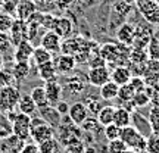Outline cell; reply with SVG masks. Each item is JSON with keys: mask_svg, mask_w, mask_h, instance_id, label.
<instances>
[{"mask_svg": "<svg viewBox=\"0 0 159 153\" xmlns=\"http://www.w3.org/2000/svg\"><path fill=\"white\" fill-rule=\"evenodd\" d=\"M119 138H121V140L127 144V147L130 149V150H133V152L146 150L148 138L143 136V134H140L131 124L121 128V131H119Z\"/></svg>", "mask_w": 159, "mask_h": 153, "instance_id": "obj_1", "label": "cell"}, {"mask_svg": "<svg viewBox=\"0 0 159 153\" xmlns=\"http://www.w3.org/2000/svg\"><path fill=\"white\" fill-rule=\"evenodd\" d=\"M30 137L33 138L35 144L49 140L52 137H55V128L49 125L43 118H31V131Z\"/></svg>", "mask_w": 159, "mask_h": 153, "instance_id": "obj_2", "label": "cell"}, {"mask_svg": "<svg viewBox=\"0 0 159 153\" xmlns=\"http://www.w3.org/2000/svg\"><path fill=\"white\" fill-rule=\"evenodd\" d=\"M21 97V93L13 85H6L0 88V112L9 114L18 105V100Z\"/></svg>", "mask_w": 159, "mask_h": 153, "instance_id": "obj_3", "label": "cell"}, {"mask_svg": "<svg viewBox=\"0 0 159 153\" xmlns=\"http://www.w3.org/2000/svg\"><path fill=\"white\" fill-rule=\"evenodd\" d=\"M30 131H31V115L19 112L12 118V134L16 138L25 142L30 137Z\"/></svg>", "mask_w": 159, "mask_h": 153, "instance_id": "obj_4", "label": "cell"}, {"mask_svg": "<svg viewBox=\"0 0 159 153\" xmlns=\"http://www.w3.org/2000/svg\"><path fill=\"white\" fill-rule=\"evenodd\" d=\"M136 6L146 22L152 24V25H159L158 0H136Z\"/></svg>", "mask_w": 159, "mask_h": 153, "instance_id": "obj_5", "label": "cell"}, {"mask_svg": "<svg viewBox=\"0 0 159 153\" xmlns=\"http://www.w3.org/2000/svg\"><path fill=\"white\" fill-rule=\"evenodd\" d=\"M142 77L146 85H158L159 84V59H150L149 57L143 63Z\"/></svg>", "mask_w": 159, "mask_h": 153, "instance_id": "obj_6", "label": "cell"}, {"mask_svg": "<svg viewBox=\"0 0 159 153\" xmlns=\"http://www.w3.org/2000/svg\"><path fill=\"white\" fill-rule=\"evenodd\" d=\"M153 28L152 24H143V25H136V35H134V43L133 47H148L149 41L153 37Z\"/></svg>", "mask_w": 159, "mask_h": 153, "instance_id": "obj_7", "label": "cell"}, {"mask_svg": "<svg viewBox=\"0 0 159 153\" xmlns=\"http://www.w3.org/2000/svg\"><path fill=\"white\" fill-rule=\"evenodd\" d=\"M37 11H39V7H37V3L34 0H18V3L15 5L16 19H21V21H25V22Z\"/></svg>", "mask_w": 159, "mask_h": 153, "instance_id": "obj_8", "label": "cell"}, {"mask_svg": "<svg viewBox=\"0 0 159 153\" xmlns=\"http://www.w3.org/2000/svg\"><path fill=\"white\" fill-rule=\"evenodd\" d=\"M111 79V71L108 66H97V68H90L87 74V81L94 87H102L105 83Z\"/></svg>", "mask_w": 159, "mask_h": 153, "instance_id": "obj_9", "label": "cell"}, {"mask_svg": "<svg viewBox=\"0 0 159 153\" xmlns=\"http://www.w3.org/2000/svg\"><path fill=\"white\" fill-rule=\"evenodd\" d=\"M61 44H62V38L52 29H47L41 37V41H40V46L44 47L46 50H49L50 53H59Z\"/></svg>", "mask_w": 159, "mask_h": 153, "instance_id": "obj_10", "label": "cell"}, {"mask_svg": "<svg viewBox=\"0 0 159 153\" xmlns=\"http://www.w3.org/2000/svg\"><path fill=\"white\" fill-rule=\"evenodd\" d=\"M68 116L75 125H81L85 119L89 118V109L85 106V103L75 102L72 105H69Z\"/></svg>", "mask_w": 159, "mask_h": 153, "instance_id": "obj_11", "label": "cell"}, {"mask_svg": "<svg viewBox=\"0 0 159 153\" xmlns=\"http://www.w3.org/2000/svg\"><path fill=\"white\" fill-rule=\"evenodd\" d=\"M134 35H136V25H133L131 22H122L116 29V38L119 43L125 46H133Z\"/></svg>", "mask_w": 159, "mask_h": 153, "instance_id": "obj_12", "label": "cell"}, {"mask_svg": "<svg viewBox=\"0 0 159 153\" xmlns=\"http://www.w3.org/2000/svg\"><path fill=\"white\" fill-rule=\"evenodd\" d=\"M72 29H74V25H72V21H71L69 18H65V16H56L55 18V22H53L52 31H55L61 38L71 37Z\"/></svg>", "mask_w": 159, "mask_h": 153, "instance_id": "obj_13", "label": "cell"}, {"mask_svg": "<svg viewBox=\"0 0 159 153\" xmlns=\"http://www.w3.org/2000/svg\"><path fill=\"white\" fill-rule=\"evenodd\" d=\"M55 66H56V71L61 72V74H69L72 72L77 66V61L72 55H65V53H61L59 56L53 61Z\"/></svg>", "mask_w": 159, "mask_h": 153, "instance_id": "obj_14", "label": "cell"}, {"mask_svg": "<svg viewBox=\"0 0 159 153\" xmlns=\"http://www.w3.org/2000/svg\"><path fill=\"white\" fill-rule=\"evenodd\" d=\"M40 110V118H43L49 125H52L55 130H56L61 121H62V115L57 112V109L53 106V105H47V106H43V108H39Z\"/></svg>", "mask_w": 159, "mask_h": 153, "instance_id": "obj_15", "label": "cell"}, {"mask_svg": "<svg viewBox=\"0 0 159 153\" xmlns=\"http://www.w3.org/2000/svg\"><path fill=\"white\" fill-rule=\"evenodd\" d=\"M33 53H34V46L30 40L25 38L15 46L13 59H15V62H18V61H30L33 57Z\"/></svg>", "mask_w": 159, "mask_h": 153, "instance_id": "obj_16", "label": "cell"}, {"mask_svg": "<svg viewBox=\"0 0 159 153\" xmlns=\"http://www.w3.org/2000/svg\"><path fill=\"white\" fill-rule=\"evenodd\" d=\"M46 84L43 85L46 90V96H47V100H49V105H56L61 97H62V85L57 83V79H50V81H44Z\"/></svg>", "mask_w": 159, "mask_h": 153, "instance_id": "obj_17", "label": "cell"}, {"mask_svg": "<svg viewBox=\"0 0 159 153\" xmlns=\"http://www.w3.org/2000/svg\"><path fill=\"white\" fill-rule=\"evenodd\" d=\"M131 124H133V127H134L140 134H143V136L146 137V138L153 133L149 118H144L143 115L137 114V112H133V114H131Z\"/></svg>", "mask_w": 159, "mask_h": 153, "instance_id": "obj_18", "label": "cell"}, {"mask_svg": "<svg viewBox=\"0 0 159 153\" xmlns=\"http://www.w3.org/2000/svg\"><path fill=\"white\" fill-rule=\"evenodd\" d=\"M11 40H12V44L16 46L19 41L27 38V22L25 21H21V19H15V22L12 25L11 28ZM28 40V38H27Z\"/></svg>", "mask_w": 159, "mask_h": 153, "instance_id": "obj_19", "label": "cell"}, {"mask_svg": "<svg viewBox=\"0 0 159 153\" xmlns=\"http://www.w3.org/2000/svg\"><path fill=\"white\" fill-rule=\"evenodd\" d=\"M131 77V69L128 66H124V65H119V66H115L112 69V72H111V79L116 83L118 85H122V84H127V83H130Z\"/></svg>", "mask_w": 159, "mask_h": 153, "instance_id": "obj_20", "label": "cell"}, {"mask_svg": "<svg viewBox=\"0 0 159 153\" xmlns=\"http://www.w3.org/2000/svg\"><path fill=\"white\" fill-rule=\"evenodd\" d=\"M118 90L119 85L114 83L112 79H109L102 87H99V94H100V99H103V100H114L118 96Z\"/></svg>", "mask_w": 159, "mask_h": 153, "instance_id": "obj_21", "label": "cell"}, {"mask_svg": "<svg viewBox=\"0 0 159 153\" xmlns=\"http://www.w3.org/2000/svg\"><path fill=\"white\" fill-rule=\"evenodd\" d=\"M30 62L28 61H18V62L13 63V68H12V75H13V79L21 83L28 77L30 74Z\"/></svg>", "mask_w": 159, "mask_h": 153, "instance_id": "obj_22", "label": "cell"}, {"mask_svg": "<svg viewBox=\"0 0 159 153\" xmlns=\"http://www.w3.org/2000/svg\"><path fill=\"white\" fill-rule=\"evenodd\" d=\"M39 153H63V146L62 143L57 138L52 137L46 142L39 144Z\"/></svg>", "mask_w": 159, "mask_h": 153, "instance_id": "obj_23", "label": "cell"}, {"mask_svg": "<svg viewBox=\"0 0 159 153\" xmlns=\"http://www.w3.org/2000/svg\"><path fill=\"white\" fill-rule=\"evenodd\" d=\"M37 69H39V77L43 79V81L57 79V71H56V66H55L53 61L46 62V63H43V65H39Z\"/></svg>", "mask_w": 159, "mask_h": 153, "instance_id": "obj_24", "label": "cell"}, {"mask_svg": "<svg viewBox=\"0 0 159 153\" xmlns=\"http://www.w3.org/2000/svg\"><path fill=\"white\" fill-rule=\"evenodd\" d=\"M16 106H18V109H19V112L27 114V115H33L35 110H37V105H35V102L33 100L31 94H21Z\"/></svg>", "mask_w": 159, "mask_h": 153, "instance_id": "obj_25", "label": "cell"}, {"mask_svg": "<svg viewBox=\"0 0 159 153\" xmlns=\"http://www.w3.org/2000/svg\"><path fill=\"white\" fill-rule=\"evenodd\" d=\"M65 83H66L65 87H66V90H68L71 94H81V93L85 90V81L81 78L80 75L69 77V78H66Z\"/></svg>", "mask_w": 159, "mask_h": 153, "instance_id": "obj_26", "label": "cell"}, {"mask_svg": "<svg viewBox=\"0 0 159 153\" xmlns=\"http://www.w3.org/2000/svg\"><path fill=\"white\" fill-rule=\"evenodd\" d=\"M115 125H118L119 128L127 127L131 124V112L127 108H115V114H114V121Z\"/></svg>", "mask_w": 159, "mask_h": 153, "instance_id": "obj_27", "label": "cell"}, {"mask_svg": "<svg viewBox=\"0 0 159 153\" xmlns=\"http://www.w3.org/2000/svg\"><path fill=\"white\" fill-rule=\"evenodd\" d=\"M149 59L148 49L144 47H133L130 52V63L131 65H143Z\"/></svg>", "mask_w": 159, "mask_h": 153, "instance_id": "obj_28", "label": "cell"}, {"mask_svg": "<svg viewBox=\"0 0 159 153\" xmlns=\"http://www.w3.org/2000/svg\"><path fill=\"white\" fill-rule=\"evenodd\" d=\"M33 61H34L35 66H39V65H43L46 62H50L53 61V53H50L49 50H46L44 47H34V53H33V57H31Z\"/></svg>", "mask_w": 159, "mask_h": 153, "instance_id": "obj_29", "label": "cell"}, {"mask_svg": "<svg viewBox=\"0 0 159 153\" xmlns=\"http://www.w3.org/2000/svg\"><path fill=\"white\" fill-rule=\"evenodd\" d=\"M114 114H115L114 106H105V105H103L102 109L99 110V114L96 115V118L102 127H106V125L112 124V121H114Z\"/></svg>", "mask_w": 159, "mask_h": 153, "instance_id": "obj_30", "label": "cell"}, {"mask_svg": "<svg viewBox=\"0 0 159 153\" xmlns=\"http://www.w3.org/2000/svg\"><path fill=\"white\" fill-rule=\"evenodd\" d=\"M30 94H31V97H33V100L35 102L37 108H43V106H47V105H49V100H47V96H46L44 87L37 85V87H34V88L31 90Z\"/></svg>", "mask_w": 159, "mask_h": 153, "instance_id": "obj_31", "label": "cell"}, {"mask_svg": "<svg viewBox=\"0 0 159 153\" xmlns=\"http://www.w3.org/2000/svg\"><path fill=\"white\" fill-rule=\"evenodd\" d=\"M131 103H133L134 108H144V106H148L149 103H150V96L148 94L146 90L136 91V94L131 99Z\"/></svg>", "mask_w": 159, "mask_h": 153, "instance_id": "obj_32", "label": "cell"}, {"mask_svg": "<svg viewBox=\"0 0 159 153\" xmlns=\"http://www.w3.org/2000/svg\"><path fill=\"white\" fill-rule=\"evenodd\" d=\"M136 94V91H134V88L130 85V83H127V84H122L119 85V90H118V96H116V99H119L121 102H131V99H133V96Z\"/></svg>", "mask_w": 159, "mask_h": 153, "instance_id": "obj_33", "label": "cell"}, {"mask_svg": "<svg viewBox=\"0 0 159 153\" xmlns=\"http://www.w3.org/2000/svg\"><path fill=\"white\" fill-rule=\"evenodd\" d=\"M11 134H12V121L6 116V114L0 112V137L7 138Z\"/></svg>", "mask_w": 159, "mask_h": 153, "instance_id": "obj_34", "label": "cell"}, {"mask_svg": "<svg viewBox=\"0 0 159 153\" xmlns=\"http://www.w3.org/2000/svg\"><path fill=\"white\" fill-rule=\"evenodd\" d=\"M13 22H15V18L9 12H0V31L9 33Z\"/></svg>", "mask_w": 159, "mask_h": 153, "instance_id": "obj_35", "label": "cell"}, {"mask_svg": "<svg viewBox=\"0 0 159 153\" xmlns=\"http://www.w3.org/2000/svg\"><path fill=\"white\" fill-rule=\"evenodd\" d=\"M127 144H125L121 138H115V140H111L106 146V153H125L127 150Z\"/></svg>", "mask_w": 159, "mask_h": 153, "instance_id": "obj_36", "label": "cell"}, {"mask_svg": "<svg viewBox=\"0 0 159 153\" xmlns=\"http://www.w3.org/2000/svg\"><path fill=\"white\" fill-rule=\"evenodd\" d=\"M80 128H81V131H84V133H97V131L100 130V124H99L97 118H90L89 116L83 124L80 125Z\"/></svg>", "mask_w": 159, "mask_h": 153, "instance_id": "obj_37", "label": "cell"}, {"mask_svg": "<svg viewBox=\"0 0 159 153\" xmlns=\"http://www.w3.org/2000/svg\"><path fill=\"white\" fill-rule=\"evenodd\" d=\"M65 147H66V152L68 153H84L85 146H84V143L81 142V138L75 137L68 144H65Z\"/></svg>", "mask_w": 159, "mask_h": 153, "instance_id": "obj_38", "label": "cell"}, {"mask_svg": "<svg viewBox=\"0 0 159 153\" xmlns=\"http://www.w3.org/2000/svg\"><path fill=\"white\" fill-rule=\"evenodd\" d=\"M146 150H148L149 153H159V134L158 133H152V134L148 137Z\"/></svg>", "mask_w": 159, "mask_h": 153, "instance_id": "obj_39", "label": "cell"}, {"mask_svg": "<svg viewBox=\"0 0 159 153\" xmlns=\"http://www.w3.org/2000/svg\"><path fill=\"white\" fill-rule=\"evenodd\" d=\"M119 131H121V128H119L118 125H115L114 122H112V124H109V125H106V127H105L103 134H105V137H106V140H108V142H111V140L119 138Z\"/></svg>", "mask_w": 159, "mask_h": 153, "instance_id": "obj_40", "label": "cell"}, {"mask_svg": "<svg viewBox=\"0 0 159 153\" xmlns=\"http://www.w3.org/2000/svg\"><path fill=\"white\" fill-rule=\"evenodd\" d=\"M85 106H87V109H89V114L96 116V115L99 114V110L102 109L103 105L100 103L99 99H96V97H89V99L85 100Z\"/></svg>", "mask_w": 159, "mask_h": 153, "instance_id": "obj_41", "label": "cell"}, {"mask_svg": "<svg viewBox=\"0 0 159 153\" xmlns=\"http://www.w3.org/2000/svg\"><path fill=\"white\" fill-rule=\"evenodd\" d=\"M149 121H150V125H152L153 133H158L159 134V109L158 108H150Z\"/></svg>", "mask_w": 159, "mask_h": 153, "instance_id": "obj_42", "label": "cell"}, {"mask_svg": "<svg viewBox=\"0 0 159 153\" xmlns=\"http://www.w3.org/2000/svg\"><path fill=\"white\" fill-rule=\"evenodd\" d=\"M87 63H89V66L90 68H97V66H106L108 63H106V61L103 59L99 53H94V55H91L90 59L87 61Z\"/></svg>", "mask_w": 159, "mask_h": 153, "instance_id": "obj_43", "label": "cell"}, {"mask_svg": "<svg viewBox=\"0 0 159 153\" xmlns=\"http://www.w3.org/2000/svg\"><path fill=\"white\" fill-rule=\"evenodd\" d=\"M13 83V75L11 71H6V69H0V88L6 87V85H11Z\"/></svg>", "mask_w": 159, "mask_h": 153, "instance_id": "obj_44", "label": "cell"}, {"mask_svg": "<svg viewBox=\"0 0 159 153\" xmlns=\"http://www.w3.org/2000/svg\"><path fill=\"white\" fill-rule=\"evenodd\" d=\"M12 46H13V44H12L11 35L7 34V33L0 31V52H7Z\"/></svg>", "mask_w": 159, "mask_h": 153, "instance_id": "obj_45", "label": "cell"}, {"mask_svg": "<svg viewBox=\"0 0 159 153\" xmlns=\"http://www.w3.org/2000/svg\"><path fill=\"white\" fill-rule=\"evenodd\" d=\"M130 85L134 88V91H142V90H146V83L143 77L140 75H136V77H131L130 79Z\"/></svg>", "mask_w": 159, "mask_h": 153, "instance_id": "obj_46", "label": "cell"}, {"mask_svg": "<svg viewBox=\"0 0 159 153\" xmlns=\"http://www.w3.org/2000/svg\"><path fill=\"white\" fill-rule=\"evenodd\" d=\"M55 15H52V13H43V16H41V27L47 29H52L53 27V22H55Z\"/></svg>", "mask_w": 159, "mask_h": 153, "instance_id": "obj_47", "label": "cell"}, {"mask_svg": "<svg viewBox=\"0 0 159 153\" xmlns=\"http://www.w3.org/2000/svg\"><path fill=\"white\" fill-rule=\"evenodd\" d=\"M19 153H39V144L35 143H28V144H24Z\"/></svg>", "mask_w": 159, "mask_h": 153, "instance_id": "obj_48", "label": "cell"}, {"mask_svg": "<svg viewBox=\"0 0 159 153\" xmlns=\"http://www.w3.org/2000/svg\"><path fill=\"white\" fill-rule=\"evenodd\" d=\"M55 108L57 109V112L62 115H68V110H69V105L68 102H65V100H59V102L55 105Z\"/></svg>", "mask_w": 159, "mask_h": 153, "instance_id": "obj_49", "label": "cell"}, {"mask_svg": "<svg viewBox=\"0 0 159 153\" xmlns=\"http://www.w3.org/2000/svg\"><path fill=\"white\" fill-rule=\"evenodd\" d=\"M77 0H55V5H56L57 9H61V11H65V9H68L71 6L74 5Z\"/></svg>", "mask_w": 159, "mask_h": 153, "instance_id": "obj_50", "label": "cell"}, {"mask_svg": "<svg viewBox=\"0 0 159 153\" xmlns=\"http://www.w3.org/2000/svg\"><path fill=\"white\" fill-rule=\"evenodd\" d=\"M35 3H37V7L40 5H50V3H55V0H34Z\"/></svg>", "mask_w": 159, "mask_h": 153, "instance_id": "obj_51", "label": "cell"}, {"mask_svg": "<svg viewBox=\"0 0 159 153\" xmlns=\"http://www.w3.org/2000/svg\"><path fill=\"white\" fill-rule=\"evenodd\" d=\"M84 153H97V150L93 147V146H85Z\"/></svg>", "mask_w": 159, "mask_h": 153, "instance_id": "obj_52", "label": "cell"}, {"mask_svg": "<svg viewBox=\"0 0 159 153\" xmlns=\"http://www.w3.org/2000/svg\"><path fill=\"white\" fill-rule=\"evenodd\" d=\"M125 3H128V5H134L136 3V0H124Z\"/></svg>", "mask_w": 159, "mask_h": 153, "instance_id": "obj_53", "label": "cell"}, {"mask_svg": "<svg viewBox=\"0 0 159 153\" xmlns=\"http://www.w3.org/2000/svg\"><path fill=\"white\" fill-rule=\"evenodd\" d=\"M3 68V56H2V55H0V69Z\"/></svg>", "mask_w": 159, "mask_h": 153, "instance_id": "obj_54", "label": "cell"}, {"mask_svg": "<svg viewBox=\"0 0 159 153\" xmlns=\"http://www.w3.org/2000/svg\"><path fill=\"white\" fill-rule=\"evenodd\" d=\"M155 34H156V33H155ZM156 35H158V34H156ZM158 47H159V35H158Z\"/></svg>", "mask_w": 159, "mask_h": 153, "instance_id": "obj_55", "label": "cell"}, {"mask_svg": "<svg viewBox=\"0 0 159 153\" xmlns=\"http://www.w3.org/2000/svg\"><path fill=\"white\" fill-rule=\"evenodd\" d=\"M158 3H159V0H158Z\"/></svg>", "mask_w": 159, "mask_h": 153, "instance_id": "obj_56", "label": "cell"}]
</instances>
